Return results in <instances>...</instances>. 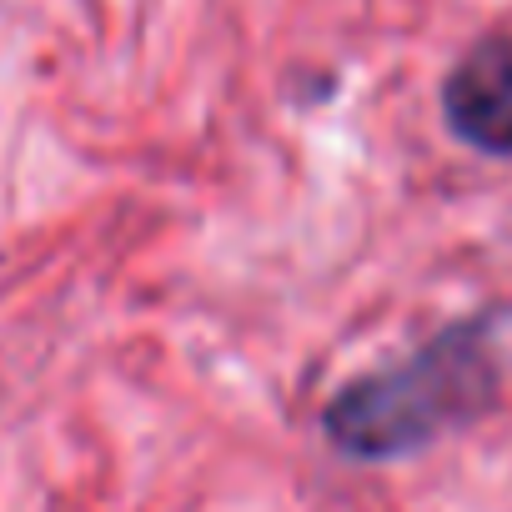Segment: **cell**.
Segmentation results:
<instances>
[{
    "instance_id": "6da1fadb",
    "label": "cell",
    "mask_w": 512,
    "mask_h": 512,
    "mask_svg": "<svg viewBox=\"0 0 512 512\" xmlns=\"http://www.w3.org/2000/svg\"><path fill=\"white\" fill-rule=\"evenodd\" d=\"M497 392V367L472 327H452L417 357L347 382L327 407V437L367 462L407 457L472 422Z\"/></svg>"
},
{
    "instance_id": "7a4b0ae2",
    "label": "cell",
    "mask_w": 512,
    "mask_h": 512,
    "mask_svg": "<svg viewBox=\"0 0 512 512\" xmlns=\"http://www.w3.org/2000/svg\"><path fill=\"white\" fill-rule=\"evenodd\" d=\"M442 111L467 146L487 156H512V46L487 41L462 56L442 86Z\"/></svg>"
}]
</instances>
